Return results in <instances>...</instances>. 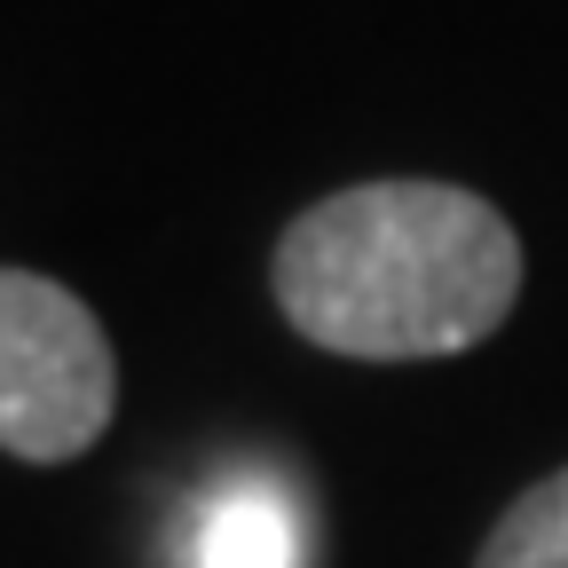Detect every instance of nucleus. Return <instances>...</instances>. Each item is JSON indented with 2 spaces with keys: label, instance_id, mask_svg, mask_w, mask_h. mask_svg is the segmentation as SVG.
Segmentation results:
<instances>
[{
  "label": "nucleus",
  "instance_id": "f257e3e1",
  "mask_svg": "<svg viewBox=\"0 0 568 568\" xmlns=\"http://www.w3.org/2000/svg\"><path fill=\"white\" fill-rule=\"evenodd\" d=\"M521 301V237L466 182H355L276 237V308L355 364H435L481 347Z\"/></svg>",
  "mask_w": 568,
  "mask_h": 568
},
{
  "label": "nucleus",
  "instance_id": "7ed1b4c3",
  "mask_svg": "<svg viewBox=\"0 0 568 568\" xmlns=\"http://www.w3.org/2000/svg\"><path fill=\"white\" fill-rule=\"evenodd\" d=\"M190 568H301V514L276 481H230L197 506Z\"/></svg>",
  "mask_w": 568,
  "mask_h": 568
},
{
  "label": "nucleus",
  "instance_id": "20e7f679",
  "mask_svg": "<svg viewBox=\"0 0 568 568\" xmlns=\"http://www.w3.org/2000/svg\"><path fill=\"white\" fill-rule=\"evenodd\" d=\"M474 568H568V466L529 481L514 506L497 514Z\"/></svg>",
  "mask_w": 568,
  "mask_h": 568
},
{
  "label": "nucleus",
  "instance_id": "f03ea898",
  "mask_svg": "<svg viewBox=\"0 0 568 568\" xmlns=\"http://www.w3.org/2000/svg\"><path fill=\"white\" fill-rule=\"evenodd\" d=\"M119 410V364L95 308L55 276L0 268V450L63 466L103 443Z\"/></svg>",
  "mask_w": 568,
  "mask_h": 568
}]
</instances>
